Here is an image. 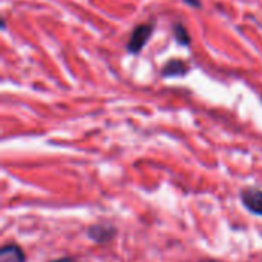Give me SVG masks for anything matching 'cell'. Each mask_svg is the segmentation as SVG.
I'll return each mask as SVG.
<instances>
[{"instance_id":"1","label":"cell","mask_w":262,"mask_h":262,"mask_svg":"<svg viewBox=\"0 0 262 262\" xmlns=\"http://www.w3.org/2000/svg\"><path fill=\"white\" fill-rule=\"evenodd\" d=\"M154 31H155V25L152 21L138 23L132 29L130 37H129V41L126 45L127 52H130V54H140L143 51V48L146 46V43L149 41V38L152 37Z\"/></svg>"},{"instance_id":"2","label":"cell","mask_w":262,"mask_h":262,"mask_svg":"<svg viewBox=\"0 0 262 262\" xmlns=\"http://www.w3.org/2000/svg\"><path fill=\"white\" fill-rule=\"evenodd\" d=\"M243 204L252 213L262 216V190L261 189H246L241 193Z\"/></svg>"},{"instance_id":"3","label":"cell","mask_w":262,"mask_h":262,"mask_svg":"<svg viewBox=\"0 0 262 262\" xmlns=\"http://www.w3.org/2000/svg\"><path fill=\"white\" fill-rule=\"evenodd\" d=\"M190 71V66L186 60L181 58H170L167 60L163 68H161V77L169 78V77H183Z\"/></svg>"},{"instance_id":"4","label":"cell","mask_w":262,"mask_h":262,"mask_svg":"<svg viewBox=\"0 0 262 262\" xmlns=\"http://www.w3.org/2000/svg\"><path fill=\"white\" fill-rule=\"evenodd\" d=\"M88 235L91 239H94L97 243H109L114 238L115 230L112 226H92L88 230Z\"/></svg>"},{"instance_id":"5","label":"cell","mask_w":262,"mask_h":262,"mask_svg":"<svg viewBox=\"0 0 262 262\" xmlns=\"http://www.w3.org/2000/svg\"><path fill=\"white\" fill-rule=\"evenodd\" d=\"M26 256L23 250L15 244H8L0 250V262H25Z\"/></svg>"},{"instance_id":"6","label":"cell","mask_w":262,"mask_h":262,"mask_svg":"<svg viewBox=\"0 0 262 262\" xmlns=\"http://www.w3.org/2000/svg\"><path fill=\"white\" fill-rule=\"evenodd\" d=\"M172 32H173V37H175L177 43H180V45H183V46H190L192 37H190L187 28H186L183 23H173Z\"/></svg>"},{"instance_id":"7","label":"cell","mask_w":262,"mask_h":262,"mask_svg":"<svg viewBox=\"0 0 262 262\" xmlns=\"http://www.w3.org/2000/svg\"><path fill=\"white\" fill-rule=\"evenodd\" d=\"M186 5H189V6H192V8H203V3H201V0H183Z\"/></svg>"},{"instance_id":"8","label":"cell","mask_w":262,"mask_h":262,"mask_svg":"<svg viewBox=\"0 0 262 262\" xmlns=\"http://www.w3.org/2000/svg\"><path fill=\"white\" fill-rule=\"evenodd\" d=\"M51 262H77L75 259H72V258H61V259H55V261H51Z\"/></svg>"},{"instance_id":"9","label":"cell","mask_w":262,"mask_h":262,"mask_svg":"<svg viewBox=\"0 0 262 262\" xmlns=\"http://www.w3.org/2000/svg\"><path fill=\"white\" fill-rule=\"evenodd\" d=\"M201 262H216V261H213V259H204V261H201Z\"/></svg>"},{"instance_id":"10","label":"cell","mask_w":262,"mask_h":262,"mask_svg":"<svg viewBox=\"0 0 262 262\" xmlns=\"http://www.w3.org/2000/svg\"><path fill=\"white\" fill-rule=\"evenodd\" d=\"M261 100H262V97H261Z\"/></svg>"}]
</instances>
